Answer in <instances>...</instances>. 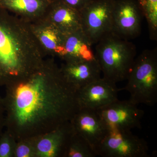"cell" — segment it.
I'll return each mask as SVG.
<instances>
[{"label": "cell", "instance_id": "13", "mask_svg": "<svg viewBox=\"0 0 157 157\" xmlns=\"http://www.w3.org/2000/svg\"><path fill=\"white\" fill-rule=\"evenodd\" d=\"M60 68L66 80L78 91L101 77V68L97 59L64 62Z\"/></svg>", "mask_w": 157, "mask_h": 157}, {"label": "cell", "instance_id": "1", "mask_svg": "<svg viewBox=\"0 0 157 157\" xmlns=\"http://www.w3.org/2000/svg\"><path fill=\"white\" fill-rule=\"evenodd\" d=\"M6 87L5 128L17 141L54 130L70 121L80 109L78 91L65 79L53 57Z\"/></svg>", "mask_w": 157, "mask_h": 157}, {"label": "cell", "instance_id": "19", "mask_svg": "<svg viewBox=\"0 0 157 157\" xmlns=\"http://www.w3.org/2000/svg\"><path fill=\"white\" fill-rule=\"evenodd\" d=\"M16 143L17 140L10 132L4 131L0 136V157H14Z\"/></svg>", "mask_w": 157, "mask_h": 157}, {"label": "cell", "instance_id": "17", "mask_svg": "<svg viewBox=\"0 0 157 157\" xmlns=\"http://www.w3.org/2000/svg\"><path fill=\"white\" fill-rule=\"evenodd\" d=\"M97 155L88 142L75 132L70 137L65 157H94Z\"/></svg>", "mask_w": 157, "mask_h": 157}, {"label": "cell", "instance_id": "21", "mask_svg": "<svg viewBox=\"0 0 157 157\" xmlns=\"http://www.w3.org/2000/svg\"><path fill=\"white\" fill-rule=\"evenodd\" d=\"M71 8L80 11L92 0H60Z\"/></svg>", "mask_w": 157, "mask_h": 157}, {"label": "cell", "instance_id": "10", "mask_svg": "<svg viewBox=\"0 0 157 157\" xmlns=\"http://www.w3.org/2000/svg\"><path fill=\"white\" fill-rule=\"evenodd\" d=\"M74 132L72 124L68 121L50 132L33 137L35 157H65Z\"/></svg>", "mask_w": 157, "mask_h": 157}, {"label": "cell", "instance_id": "6", "mask_svg": "<svg viewBox=\"0 0 157 157\" xmlns=\"http://www.w3.org/2000/svg\"><path fill=\"white\" fill-rule=\"evenodd\" d=\"M148 144L131 131H110L96 150L104 157H148Z\"/></svg>", "mask_w": 157, "mask_h": 157}, {"label": "cell", "instance_id": "2", "mask_svg": "<svg viewBox=\"0 0 157 157\" xmlns=\"http://www.w3.org/2000/svg\"><path fill=\"white\" fill-rule=\"evenodd\" d=\"M46 57L30 23L0 6V87L29 76Z\"/></svg>", "mask_w": 157, "mask_h": 157}, {"label": "cell", "instance_id": "7", "mask_svg": "<svg viewBox=\"0 0 157 157\" xmlns=\"http://www.w3.org/2000/svg\"><path fill=\"white\" fill-rule=\"evenodd\" d=\"M109 131H131L140 128L144 111L131 101L118 100L98 109Z\"/></svg>", "mask_w": 157, "mask_h": 157}, {"label": "cell", "instance_id": "4", "mask_svg": "<svg viewBox=\"0 0 157 157\" xmlns=\"http://www.w3.org/2000/svg\"><path fill=\"white\" fill-rule=\"evenodd\" d=\"M124 90L130 94L134 104L153 106L157 101V52L143 51L136 57Z\"/></svg>", "mask_w": 157, "mask_h": 157}, {"label": "cell", "instance_id": "3", "mask_svg": "<svg viewBox=\"0 0 157 157\" xmlns=\"http://www.w3.org/2000/svg\"><path fill=\"white\" fill-rule=\"evenodd\" d=\"M96 44V59L103 78L113 83L126 80L136 57L135 45L114 33Z\"/></svg>", "mask_w": 157, "mask_h": 157}, {"label": "cell", "instance_id": "20", "mask_svg": "<svg viewBox=\"0 0 157 157\" xmlns=\"http://www.w3.org/2000/svg\"><path fill=\"white\" fill-rule=\"evenodd\" d=\"M14 157H35L33 137L17 140L14 149Z\"/></svg>", "mask_w": 157, "mask_h": 157}, {"label": "cell", "instance_id": "18", "mask_svg": "<svg viewBox=\"0 0 157 157\" xmlns=\"http://www.w3.org/2000/svg\"><path fill=\"white\" fill-rule=\"evenodd\" d=\"M142 15L148 24L150 37L152 40L157 38V0H138Z\"/></svg>", "mask_w": 157, "mask_h": 157}, {"label": "cell", "instance_id": "14", "mask_svg": "<svg viewBox=\"0 0 157 157\" xmlns=\"http://www.w3.org/2000/svg\"><path fill=\"white\" fill-rule=\"evenodd\" d=\"M65 35L81 29L80 12L60 0H52L45 17Z\"/></svg>", "mask_w": 157, "mask_h": 157}, {"label": "cell", "instance_id": "5", "mask_svg": "<svg viewBox=\"0 0 157 157\" xmlns=\"http://www.w3.org/2000/svg\"><path fill=\"white\" fill-rule=\"evenodd\" d=\"M115 0H92L80 12L81 29L93 45L113 33Z\"/></svg>", "mask_w": 157, "mask_h": 157}, {"label": "cell", "instance_id": "15", "mask_svg": "<svg viewBox=\"0 0 157 157\" xmlns=\"http://www.w3.org/2000/svg\"><path fill=\"white\" fill-rule=\"evenodd\" d=\"M52 0H0V6L32 23L45 17Z\"/></svg>", "mask_w": 157, "mask_h": 157}, {"label": "cell", "instance_id": "9", "mask_svg": "<svg viewBox=\"0 0 157 157\" xmlns=\"http://www.w3.org/2000/svg\"><path fill=\"white\" fill-rule=\"evenodd\" d=\"M70 122L74 132L83 137L96 153L98 147L109 132L98 110L80 108Z\"/></svg>", "mask_w": 157, "mask_h": 157}, {"label": "cell", "instance_id": "22", "mask_svg": "<svg viewBox=\"0 0 157 157\" xmlns=\"http://www.w3.org/2000/svg\"><path fill=\"white\" fill-rule=\"evenodd\" d=\"M5 128V110L3 98L0 96V135Z\"/></svg>", "mask_w": 157, "mask_h": 157}, {"label": "cell", "instance_id": "16", "mask_svg": "<svg viewBox=\"0 0 157 157\" xmlns=\"http://www.w3.org/2000/svg\"><path fill=\"white\" fill-rule=\"evenodd\" d=\"M93 44L82 29L67 34L65 37L64 62L92 61L96 59Z\"/></svg>", "mask_w": 157, "mask_h": 157}, {"label": "cell", "instance_id": "12", "mask_svg": "<svg viewBox=\"0 0 157 157\" xmlns=\"http://www.w3.org/2000/svg\"><path fill=\"white\" fill-rule=\"evenodd\" d=\"M31 29L46 56L62 59L66 35L45 18L30 23Z\"/></svg>", "mask_w": 157, "mask_h": 157}, {"label": "cell", "instance_id": "8", "mask_svg": "<svg viewBox=\"0 0 157 157\" xmlns=\"http://www.w3.org/2000/svg\"><path fill=\"white\" fill-rule=\"evenodd\" d=\"M142 12L136 0H115L113 9V33L126 39L138 36Z\"/></svg>", "mask_w": 157, "mask_h": 157}, {"label": "cell", "instance_id": "11", "mask_svg": "<svg viewBox=\"0 0 157 157\" xmlns=\"http://www.w3.org/2000/svg\"><path fill=\"white\" fill-rule=\"evenodd\" d=\"M119 90L115 83L101 77L78 91L79 107L95 110L101 109L117 101Z\"/></svg>", "mask_w": 157, "mask_h": 157}]
</instances>
